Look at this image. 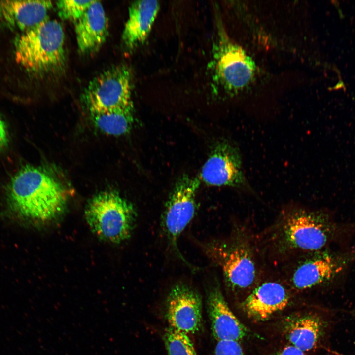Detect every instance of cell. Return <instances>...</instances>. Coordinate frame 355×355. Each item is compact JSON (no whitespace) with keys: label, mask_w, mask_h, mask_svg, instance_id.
I'll use <instances>...</instances> for the list:
<instances>
[{"label":"cell","mask_w":355,"mask_h":355,"mask_svg":"<svg viewBox=\"0 0 355 355\" xmlns=\"http://www.w3.org/2000/svg\"><path fill=\"white\" fill-rule=\"evenodd\" d=\"M67 198L66 188L54 175L26 166L13 176L8 186L7 214L26 222L51 221L63 212Z\"/></svg>","instance_id":"6da1fadb"},{"label":"cell","mask_w":355,"mask_h":355,"mask_svg":"<svg viewBox=\"0 0 355 355\" xmlns=\"http://www.w3.org/2000/svg\"><path fill=\"white\" fill-rule=\"evenodd\" d=\"M336 230L335 224L324 213L294 208L279 217L272 236L273 245L280 254H309L322 250Z\"/></svg>","instance_id":"7a4b0ae2"},{"label":"cell","mask_w":355,"mask_h":355,"mask_svg":"<svg viewBox=\"0 0 355 355\" xmlns=\"http://www.w3.org/2000/svg\"><path fill=\"white\" fill-rule=\"evenodd\" d=\"M62 26L56 20L47 19L19 37L15 60L31 72L55 73L62 70L66 64Z\"/></svg>","instance_id":"3957f363"},{"label":"cell","mask_w":355,"mask_h":355,"mask_svg":"<svg viewBox=\"0 0 355 355\" xmlns=\"http://www.w3.org/2000/svg\"><path fill=\"white\" fill-rule=\"evenodd\" d=\"M206 256L219 267L226 285L231 290L243 291L254 285L257 267L252 247L242 233L230 237L213 240L202 245Z\"/></svg>","instance_id":"277c9868"},{"label":"cell","mask_w":355,"mask_h":355,"mask_svg":"<svg viewBox=\"0 0 355 355\" xmlns=\"http://www.w3.org/2000/svg\"><path fill=\"white\" fill-rule=\"evenodd\" d=\"M86 221L99 238L120 243L131 236L137 219L132 204L118 193L105 191L88 202L85 211Z\"/></svg>","instance_id":"5b68a950"},{"label":"cell","mask_w":355,"mask_h":355,"mask_svg":"<svg viewBox=\"0 0 355 355\" xmlns=\"http://www.w3.org/2000/svg\"><path fill=\"white\" fill-rule=\"evenodd\" d=\"M132 72L126 65L104 71L85 89L83 98L90 113L107 111L133 105Z\"/></svg>","instance_id":"8992f818"},{"label":"cell","mask_w":355,"mask_h":355,"mask_svg":"<svg viewBox=\"0 0 355 355\" xmlns=\"http://www.w3.org/2000/svg\"><path fill=\"white\" fill-rule=\"evenodd\" d=\"M200 183L199 175H183L179 178L167 200L162 216V228L169 245L178 256L188 265L178 250V242L194 216L196 194Z\"/></svg>","instance_id":"52a82bcc"},{"label":"cell","mask_w":355,"mask_h":355,"mask_svg":"<svg viewBox=\"0 0 355 355\" xmlns=\"http://www.w3.org/2000/svg\"><path fill=\"white\" fill-rule=\"evenodd\" d=\"M211 65L214 80L229 92L247 86L256 70L254 62L245 51L222 33L213 48Z\"/></svg>","instance_id":"ba28073f"},{"label":"cell","mask_w":355,"mask_h":355,"mask_svg":"<svg viewBox=\"0 0 355 355\" xmlns=\"http://www.w3.org/2000/svg\"><path fill=\"white\" fill-rule=\"evenodd\" d=\"M199 176L201 180L211 186L248 188L240 150L226 140L218 142L213 147Z\"/></svg>","instance_id":"9c48e42d"},{"label":"cell","mask_w":355,"mask_h":355,"mask_svg":"<svg viewBox=\"0 0 355 355\" xmlns=\"http://www.w3.org/2000/svg\"><path fill=\"white\" fill-rule=\"evenodd\" d=\"M352 257L323 250L309 253L293 270L290 284L296 290H304L328 283L345 270Z\"/></svg>","instance_id":"30bf717a"},{"label":"cell","mask_w":355,"mask_h":355,"mask_svg":"<svg viewBox=\"0 0 355 355\" xmlns=\"http://www.w3.org/2000/svg\"><path fill=\"white\" fill-rule=\"evenodd\" d=\"M202 298L194 288L184 283L172 287L166 301L170 326L187 334L197 333L202 328Z\"/></svg>","instance_id":"8fae6325"},{"label":"cell","mask_w":355,"mask_h":355,"mask_svg":"<svg viewBox=\"0 0 355 355\" xmlns=\"http://www.w3.org/2000/svg\"><path fill=\"white\" fill-rule=\"evenodd\" d=\"M332 325L331 316L308 312L285 317L281 327L288 344L305 353L318 347L327 336Z\"/></svg>","instance_id":"7c38bea8"},{"label":"cell","mask_w":355,"mask_h":355,"mask_svg":"<svg viewBox=\"0 0 355 355\" xmlns=\"http://www.w3.org/2000/svg\"><path fill=\"white\" fill-rule=\"evenodd\" d=\"M287 289L276 282H266L257 286L244 300L241 307L247 316L256 321H265L284 309L290 302Z\"/></svg>","instance_id":"4fadbf2b"},{"label":"cell","mask_w":355,"mask_h":355,"mask_svg":"<svg viewBox=\"0 0 355 355\" xmlns=\"http://www.w3.org/2000/svg\"><path fill=\"white\" fill-rule=\"evenodd\" d=\"M207 304L212 333L217 341L240 342L247 337L248 329L231 310L217 284L209 289Z\"/></svg>","instance_id":"5bb4252c"},{"label":"cell","mask_w":355,"mask_h":355,"mask_svg":"<svg viewBox=\"0 0 355 355\" xmlns=\"http://www.w3.org/2000/svg\"><path fill=\"white\" fill-rule=\"evenodd\" d=\"M108 20L101 2L93 0L83 15L75 22L77 47L82 53L99 50L108 35Z\"/></svg>","instance_id":"9a60e30c"},{"label":"cell","mask_w":355,"mask_h":355,"mask_svg":"<svg viewBox=\"0 0 355 355\" xmlns=\"http://www.w3.org/2000/svg\"><path fill=\"white\" fill-rule=\"evenodd\" d=\"M159 9L160 4L157 0H139L130 5L122 34L126 49L134 50L145 41Z\"/></svg>","instance_id":"2e32d148"},{"label":"cell","mask_w":355,"mask_h":355,"mask_svg":"<svg viewBox=\"0 0 355 355\" xmlns=\"http://www.w3.org/2000/svg\"><path fill=\"white\" fill-rule=\"evenodd\" d=\"M52 7L48 0H2L0 16L8 24L25 31L48 19Z\"/></svg>","instance_id":"e0dca14e"},{"label":"cell","mask_w":355,"mask_h":355,"mask_svg":"<svg viewBox=\"0 0 355 355\" xmlns=\"http://www.w3.org/2000/svg\"><path fill=\"white\" fill-rule=\"evenodd\" d=\"M90 114L95 125L111 135L125 134L130 130L134 122L133 105Z\"/></svg>","instance_id":"ac0fdd59"},{"label":"cell","mask_w":355,"mask_h":355,"mask_svg":"<svg viewBox=\"0 0 355 355\" xmlns=\"http://www.w3.org/2000/svg\"><path fill=\"white\" fill-rule=\"evenodd\" d=\"M163 339L168 355H197L194 344L188 334L169 326Z\"/></svg>","instance_id":"d6986e66"},{"label":"cell","mask_w":355,"mask_h":355,"mask_svg":"<svg viewBox=\"0 0 355 355\" xmlns=\"http://www.w3.org/2000/svg\"><path fill=\"white\" fill-rule=\"evenodd\" d=\"M93 0H59L56 2L59 16L76 22L84 14Z\"/></svg>","instance_id":"ffe728a7"},{"label":"cell","mask_w":355,"mask_h":355,"mask_svg":"<svg viewBox=\"0 0 355 355\" xmlns=\"http://www.w3.org/2000/svg\"><path fill=\"white\" fill-rule=\"evenodd\" d=\"M213 355H245L240 342L233 340L217 341Z\"/></svg>","instance_id":"44dd1931"},{"label":"cell","mask_w":355,"mask_h":355,"mask_svg":"<svg viewBox=\"0 0 355 355\" xmlns=\"http://www.w3.org/2000/svg\"><path fill=\"white\" fill-rule=\"evenodd\" d=\"M274 355H305V353L288 344L278 350Z\"/></svg>","instance_id":"7402d4cb"},{"label":"cell","mask_w":355,"mask_h":355,"mask_svg":"<svg viewBox=\"0 0 355 355\" xmlns=\"http://www.w3.org/2000/svg\"><path fill=\"white\" fill-rule=\"evenodd\" d=\"M8 135L6 126L3 120L0 117V149L7 146Z\"/></svg>","instance_id":"603a6c76"}]
</instances>
